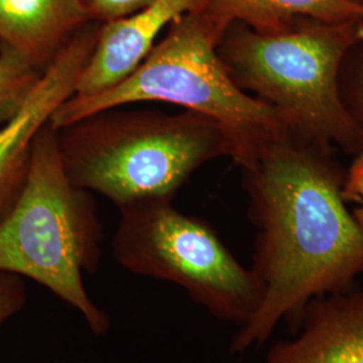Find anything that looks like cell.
Segmentation results:
<instances>
[{
	"mask_svg": "<svg viewBox=\"0 0 363 363\" xmlns=\"http://www.w3.org/2000/svg\"><path fill=\"white\" fill-rule=\"evenodd\" d=\"M27 301V291L22 277L0 272V327L21 311Z\"/></svg>",
	"mask_w": 363,
	"mask_h": 363,
	"instance_id": "9a60e30c",
	"label": "cell"
},
{
	"mask_svg": "<svg viewBox=\"0 0 363 363\" xmlns=\"http://www.w3.org/2000/svg\"><path fill=\"white\" fill-rule=\"evenodd\" d=\"M99 23L76 33L45 69L18 113L0 127V220L19 194L26 178L34 140L52 113L72 97L94 46Z\"/></svg>",
	"mask_w": 363,
	"mask_h": 363,
	"instance_id": "52a82bcc",
	"label": "cell"
},
{
	"mask_svg": "<svg viewBox=\"0 0 363 363\" xmlns=\"http://www.w3.org/2000/svg\"><path fill=\"white\" fill-rule=\"evenodd\" d=\"M88 23L91 21L79 0H0V48L45 72Z\"/></svg>",
	"mask_w": 363,
	"mask_h": 363,
	"instance_id": "30bf717a",
	"label": "cell"
},
{
	"mask_svg": "<svg viewBox=\"0 0 363 363\" xmlns=\"http://www.w3.org/2000/svg\"><path fill=\"white\" fill-rule=\"evenodd\" d=\"M88 18L94 23H105L130 15L154 0H79Z\"/></svg>",
	"mask_w": 363,
	"mask_h": 363,
	"instance_id": "5bb4252c",
	"label": "cell"
},
{
	"mask_svg": "<svg viewBox=\"0 0 363 363\" xmlns=\"http://www.w3.org/2000/svg\"><path fill=\"white\" fill-rule=\"evenodd\" d=\"M339 97L363 152V37L345 55L339 72Z\"/></svg>",
	"mask_w": 363,
	"mask_h": 363,
	"instance_id": "4fadbf2b",
	"label": "cell"
},
{
	"mask_svg": "<svg viewBox=\"0 0 363 363\" xmlns=\"http://www.w3.org/2000/svg\"><path fill=\"white\" fill-rule=\"evenodd\" d=\"M66 172L117 208L171 198L208 162L235 154L230 135L190 111L104 109L55 128Z\"/></svg>",
	"mask_w": 363,
	"mask_h": 363,
	"instance_id": "7a4b0ae2",
	"label": "cell"
},
{
	"mask_svg": "<svg viewBox=\"0 0 363 363\" xmlns=\"http://www.w3.org/2000/svg\"><path fill=\"white\" fill-rule=\"evenodd\" d=\"M202 10L223 28L237 22L259 33L280 30L298 16L363 19V9L347 0H205Z\"/></svg>",
	"mask_w": 363,
	"mask_h": 363,
	"instance_id": "8fae6325",
	"label": "cell"
},
{
	"mask_svg": "<svg viewBox=\"0 0 363 363\" xmlns=\"http://www.w3.org/2000/svg\"><path fill=\"white\" fill-rule=\"evenodd\" d=\"M347 1L351 3V4H354V6H357V7L363 9V0H347Z\"/></svg>",
	"mask_w": 363,
	"mask_h": 363,
	"instance_id": "e0dca14e",
	"label": "cell"
},
{
	"mask_svg": "<svg viewBox=\"0 0 363 363\" xmlns=\"http://www.w3.org/2000/svg\"><path fill=\"white\" fill-rule=\"evenodd\" d=\"M343 195L347 203H355L352 214L363 226V152L354 156L347 169Z\"/></svg>",
	"mask_w": 363,
	"mask_h": 363,
	"instance_id": "2e32d148",
	"label": "cell"
},
{
	"mask_svg": "<svg viewBox=\"0 0 363 363\" xmlns=\"http://www.w3.org/2000/svg\"><path fill=\"white\" fill-rule=\"evenodd\" d=\"M363 37V19L298 16L269 33L230 23L217 52L234 82L280 111L300 130L355 156L358 136L339 97V72Z\"/></svg>",
	"mask_w": 363,
	"mask_h": 363,
	"instance_id": "5b68a950",
	"label": "cell"
},
{
	"mask_svg": "<svg viewBox=\"0 0 363 363\" xmlns=\"http://www.w3.org/2000/svg\"><path fill=\"white\" fill-rule=\"evenodd\" d=\"M101 234L91 193L67 175L57 130L48 123L33 144L23 186L0 220V272L46 288L101 337L111 320L84 281L99 267Z\"/></svg>",
	"mask_w": 363,
	"mask_h": 363,
	"instance_id": "3957f363",
	"label": "cell"
},
{
	"mask_svg": "<svg viewBox=\"0 0 363 363\" xmlns=\"http://www.w3.org/2000/svg\"><path fill=\"white\" fill-rule=\"evenodd\" d=\"M261 363H363V286L311 300Z\"/></svg>",
	"mask_w": 363,
	"mask_h": 363,
	"instance_id": "9c48e42d",
	"label": "cell"
},
{
	"mask_svg": "<svg viewBox=\"0 0 363 363\" xmlns=\"http://www.w3.org/2000/svg\"><path fill=\"white\" fill-rule=\"evenodd\" d=\"M225 30L203 10L182 16L130 77L91 97H69L50 124L62 128L96 112L138 103L178 105L218 123L233 140L234 162L241 164L265 140L294 124L232 79L217 52Z\"/></svg>",
	"mask_w": 363,
	"mask_h": 363,
	"instance_id": "277c9868",
	"label": "cell"
},
{
	"mask_svg": "<svg viewBox=\"0 0 363 363\" xmlns=\"http://www.w3.org/2000/svg\"><path fill=\"white\" fill-rule=\"evenodd\" d=\"M203 6L205 0H154L135 13L100 23L73 96L91 97L123 82L175 21Z\"/></svg>",
	"mask_w": 363,
	"mask_h": 363,
	"instance_id": "ba28073f",
	"label": "cell"
},
{
	"mask_svg": "<svg viewBox=\"0 0 363 363\" xmlns=\"http://www.w3.org/2000/svg\"><path fill=\"white\" fill-rule=\"evenodd\" d=\"M240 169L257 232L250 268L262 298L232 337L233 355L264 345L284 320L296 325L311 300L347 291L363 274V226L347 208V169L333 144L291 125Z\"/></svg>",
	"mask_w": 363,
	"mask_h": 363,
	"instance_id": "6da1fadb",
	"label": "cell"
},
{
	"mask_svg": "<svg viewBox=\"0 0 363 363\" xmlns=\"http://www.w3.org/2000/svg\"><path fill=\"white\" fill-rule=\"evenodd\" d=\"M42 73L19 54L0 48V127L23 106Z\"/></svg>",
	"mask_w": 363,
	"mask_h": 363,
	"instance_id": "7c38bea8",
	"label": "cell"
},
{
	"mask_svg": "<svg viewBox=\"0 0 363 363\" xmlns=\"http://www.w3.org/2000/svg\"><path fill=\"white\" fill-rule=\"evenodd\" d=\"M172 201L151 198L118 208L113 257L128 272L179 286L218 320L245 325L262 298L259 277L206 220Z\"/></svg>",
	"mask_w": 363,
	"mask_h": 363,
	"instance_id": "8992f818",
	"label": "cell"
}]
</instances>
